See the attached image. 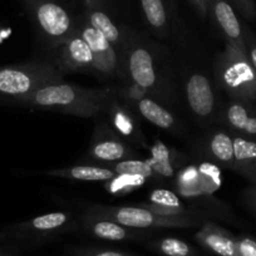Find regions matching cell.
I'll use <instances>...</instances> for the list:
<instances>
[{"instance_id":"1","label":"cell","mask_w":256,"mask_h":256,"mask_svg":"<svg viewBox=\"0 0 256 256\" xmlns=\"http://www.w3.org/2000/svg\"><path fill=\"white\" fill-rule=\"evenodd\" d=\"M116 93L117 90L110 87L86 88L62 82L40 88L16 102L39 110L92 118L104 112Z\"/></svg>"},{"instance_id":"2","label":"cell","mask_w":256,"mask_h":256,"mask_svg":"<svg viewBox=\"0 0 256 256\" xmlns=\"http://www.w3.org/2000/svg\"><path fill=\"white\" fill-rule=\"evenodd\" d=\"M120 54V77H124L130 84L151 97L164 100V97L167 96L164 83L167 80L164 76V68L157 56L156 48L137 39H131Z\"/></svg>"},{"instance_id":"3","label":"cell","mask_w":256,"mask_h":256,"mask_svg":"<svg viewBox=\"0 0 256 256\" xmlns=\"http://www.w3.org/2000/svg\"><path fill=\"white\" fill-rule=\"evenodd\" d=\"M214 74L220 90L231 100H256V72L246 52L226 46L216 56Z\"/></svg>"},{"instance_id":"4","label":"cell","mask_w":256,"mask_h":256,"mask_svg":"<svg viewBox=\"0 0 256 256\" xmlns=\"http://www.w3.org/2000/svg\"><path fill=\"white\" fill-rule=\"evenodd\" d=\"M63 76L52 62L3 66L0 67V94L19 100L46 86L62 83Z\"/></svg>"},{"instance_id":"5","label":"cell","mask_w":256,"mask_h":256,"mask_svg":"<svg viewBox=\"0 0 256 256\" xmlns=\"http://www.w3.org/2000/svg\"><path fill=\"white\" fill-rule=\"evenodd\" d=\"M90 212L117 221L126 228L134 230L171 228H198L206 222L205 216H167L157 214L144 206H92Z\"/></svg>"},{"instance_id":"6","label":"cell","mask_w":256,"mask_h":256,"mask_svg":"<svg viewBox=\"0 0 256 256\" xmlns=\"http://www.w3.org/2000/svg\"><path fill=\"white\" fill-rule=\"evenodd\" d=\"M39 36L54 50L77 28L70 12L58 0H23Z\"/></svg>"},{"instance_id":"7","label":"cell","mask_w":256,"mask_h":256,"mask_svg":"<svg viewBox=\"0 0 256 256\" xmlns=\"http://www.w3.org/2000/svg\"><path fill=\"white\" fill-rule=\"evenodd\" d=\"M117 96L123 102L127 103L136 114L154 124V127L174 134H178L181 130L180 120L168 108L162 106L156 98L151 97L144 90L131 86V88L127 87L117 90Z\"/></svg>"},{"instance_id":"8","label":"cell","mask_w":256,"mask_h":256,"mask_svg":"<svg viewBox=\"0 0 256 256\" xmlns=\"http://www.w3.org/2000/svg\"><path fill=\"white\" fill-rule=\"evenodd\" d=\"M73 228H74V218L70 212L56 211L16 224L9 228L6 232L13 238L39 242V241H48L58 238L62 234L70 232Z\"/></svg>"},{"instance_id":"9","label":"cell","mask_w":256,"mask_h":256,"mask_svg":"<svg viewBox=\"0 0 256 256\" xmlns=\"http://www.w3.org/2000/svg\"><path fill=\"white\" fill-rule=\"evenodd\" d=\"M77 30L87 42L94 58V73L107 78L120 74L122 54L113 46L94 26H90L84 18L77 22Z\"/></svg>"},{"instance_id":"10","label":"cell","mask_w":256,"mask_h":256,"mask_svg":"<svg viewBox=\"0 0 256 256\" xmlns=\"http://www.w3.org/2000/svg\"><path fill=\"white\" fill-rule=\"evenodd\" d=\"M52 63L62 73H92L94 72V58L87 42L76 30L60 46L54 49Z\"/></svg>"},{"instance_id":"11","label":"cell","mask_w":256,"mask_h":256,"mask_svg":"<svg viewBox=\"0 0 256 256\" xmlns=\"http://www.w3.org/2000/svg\"><path fill=\"white\" fill-rule=\"evenodd\" d=\"M138 154L127 141L118 136L112 128L97 126L93 134L90 158L94 162L116 164L124 160L137 158Z\"/></svg>"},{"instance_id":"12","label":"cell","mask_w":256,"mask_h":256,"mask_svg":"<svg viewBox=\"0 0 256 256\" xmlns=\"http://www.w3.org/2000/svg\"><path fill=\"white\" fill-rule=\"evenodd\" d=\"M184 94L190 110L198 120H212L218 110L216 96L210 80L205 74L191 73L184 83Z\"/></svg>"},{"instance_id":"13","label":"cell","mask_w":256,"mask_h":256,"mask_svg":"<svg viewBox=\"0 0 256 256\" xmlns=\"http://www.w3.org/2000/svg\"><path fill=\"white\" fill-rule=\"evenodd\" d=\"M104 112L110 117L112 130L130 144L142 146L144 144V136L142 134L141 126L136 113L130 108L127 103L123 102L116 93L114 97L110 100Z\"/></svg>"},{"instance_id":"14","label":"cell","mask_w":256,"mask_h":256,"mask_svg":"<svg viewBox=\"0 0 256 256\" xmlns=\"http://www.w3.org/2000/svg\"><path fill=\"white\" fill-rule=\"evenodd\" d=\"M210 14L222 34L226 46L246 52L245 26L241 23L238 13L228 0H212Z\"/></svg>"},{"instance_id":"15","label":"cell","mask_w":256,"mask_h":256,"mask_svg":"<svg viewBox=\"0 0 256 256\" xmlns=\"http://www.w3.org/2000/svg\"><path fill=\"white\" fill-rule=\"evenodd\" d=\"M220 120L232 134L256 140V106L254 102L230 98L221 110Z\"/></svg>"},{"instance_id":"16","label":"cell","mask_w":256,"mask_h":256,"mask_svg":"<svg viewBox=\"0 0 256 256\" xmlns=\"http://www.w3.org/2000/svg\"><path fill=\"white\" fill-rule=\"evenodd\" d=\"M82 226L90 235L108 241H128L144 238V234L137 232L134 228H126L117 221L86 211L82 218Z\"/></svg>"},{"instance_id":"17","label":"cell","mask_w":256,"mask_h":256,"mask_svg":"<svg viewBox=\"0 0 256 256\" xmlns=\"http://www.w3.org/2000/svg\"><path fill=\"white\" fill-rule=\"evenodd\" d=\"M196 241L218 256H236V238L226 228L206 221L195 235Z\"/></svg>"},{"instance_id":"18","label":"cell","mask_w":256,"mask_h":256,"mask_svg":"<svg viewBox=\"0 0 256 256\" xmlns=\"http://www.w3.org/2000/svg\"><path fill=\"white\" fill-rule=\"evenodd\" d=\"M83 18L92 26H94L113 46L120 52L123 50L126 44L131 40L127 38V32L118 26L108 13H106L100 6H86V12Z\"/></svg>"},{"instance_id":"19","label":"cell","mask_w":256,"mask_h":256,"mask_svg":"<svg viewBox=\"0 0 256 256\" xmlns=\"http://www.w3.org/2000/svg\"><path fill=\"white\" fill-rule=\"evenodd\" d=\"M232 138L235 154L232 171L245 177L251 184H256V140L236 134H232Z\"/></svg>"},{"instance_id":"20","label":"cell","mask_w":256,"mask_h":256,"mask_svg":"<svg viewBox=\"0 0 256 256\" xmlns=\"http://www.w3.org/2000/svg\"><path fill=\"white\" fill-rule=\"evenodd\" d=\"M205 151L208 156L224 168L232 171L235 154L234 138L230 131H214L205 141Z\"/></svg>"},{"instance_id":"21","label":"cell","mask_w":256,"mask_h":256,"mask_svg":"<svg viewBox=\"0 0 256 256\" xmlns=\"http://www.w3.org/2000/svg\"><path fill=\"white\" fill-rule=\"evenodd\" d=\"M150 164L154 171V178L171 180L180 168V154L174 150L168 148L161 142H156L151 148Z\"/></svg>"},{"instance_id":"22","label":"cell","mask_w":256,"mask_h":256,"mask_svg":"<svg viewBox=\"0 0 256 256\" xmlns=\"http://www.w3.org/2000/svg\"><path fill=\"white\" fill-rule=\"evenodd\" d=\"M46 176L56 178H67L74 181H103L107 182L116 176L114 171L108 166H72L66 168L50 170L46 172Z\"/></svg>"},{"instance_id":"23","label":"cell","mask_w":256,"mask_h":256,"mask_svg":"<svg viewBox=\"0 0 256 256\" xmlns=\"http://www.w3.org/2000/svg\"><path fill=\"white\" fill-rule=\"evenodd\" d=\"M144 20L150 28L158 36H167L170 30L168 6L164 0H140Z\"/></svg>"},{"instance_id":"24","label":"cell","mask_w":256,"mask_h":256,"mask_svg":"<svg viewBox=\"0 0 256 256\" xmlns=\"http://www.w3.org/2000/svg\"><path fill=\"white\" fill-rule=\"evenodd\" d=\"M148 246L164 256H200L190 244L177 238H158L148 242Z\"/></svg>"},{"instance_id":"25","label":"cell","mask_w":256,"mask_h":256,"mask_svg":"<svg viewBox=\"0 0 256 256\" xmlns=\"http://www.w3.org/2000/svg\"><path fill=\"white\" fill-rule=\"evenodd\" d=\"M108 167L114 171L116 174H134V176H142L144 178H154V171H152L148 160H124V161L110 164Z\"/></svg>"},{"instance_id":"26","label":"cell","mask_w":256,"mask_h":256,"mask_svg":"<svg viewBox=\"0 0 256 256\" xmlns=\"http://www.w3.org/2000/svg\"><path fill=\"white\" fill-rule=\"evenodd\" d=\"M146 180L134 174H116L112 180L107 181V191L113 195H123L141 187Z\"/></svg>"},{"instance_id":"27","label":"cell","mask_w":256,"mask_h":256,"mask_svg":"<svg viewBox=\"0 0 256 256\" xmlns=\"http://www.w3.org/2000/svg\"><path fill=\"white\" fill-rule=\"evenodd\" d=\"M232 6L236 13L240 14L246 20L254 22L256 19V3L255 0H228Z\"/></svg>"},{"instance_id":"28","label":"cell","mask_w":256,"mask_h":256,"mask_svg":"<svg viewBox=\"0 0 256 256\" xmlns=\"http://www.w3.org/2000/svg\"><path fill=\"white\" fill-rule=\"evenodd\" d=\"M70 256H137L132 252L110 248H76L70 252Z\"/></svg>"},{"instance_id":"29","label":"cell","mask_w":256,"mask_h":256,"mask_svg":"<svg viewBox=\"0 0 256 256\" xmlns=\"http://www.w3.org/2000/svg\"><path fill=\"white\" fill-rule=\"evenodd\" d=\"M236 256H256V240L251 236L236 238Z\"/></svg>"},{"instance_id":"30","label":"cell","mask_w":256,"mask_h":256,"mask_svg":"<svg viewBox=\"0 0 256 256\" xmlns=\"http://www.w3.org/2000/svg\"><path fill=\"white\" fill-rule=\"evenodd\" d=\"M245 46L246 53H248V60L252 64L254 70L256 72V38L252 34V32L245 26Z\"/></svg>"},{"instance_id":"31","label":"cell","mask_w":256,"mask_h":256,"mask_svg":"<svg viewBox=\"0 0 256 256\" xmlns=\"http://www.w3.org/2000/svg\"><path fill=\"white\" fill-rule=\"evenodd\" d=\"M242 201L246 205V208L256 215V184L248 186L242 192Z\"/></svg>"},{"instance_id":"32","label":"cell","mask_w":256,"mask_h":256,"mask_svg":"<svg viewBox=\"0 0 256 256\" xmlns=\"http://www.w3.org/2000/svg\"><path fill=\"white\" fill-rule=\"evenodd\" d=\"M188 3L191 4L192 8L195 9L196 13H198V16H200L202 20H205L206 18H208V16L210 13H208V6H205V4L201 2V0H188Z\"/></svg>"},{"instance_id":"33","label":"cell","mask_w":256,"mask_h":256,"mask_svg":"<svg viewBox=\"0 0 256 256\" xmlns=\"http://www.w3.org/2000/svg\"><path fill=\"white\" fill-rule=\"evenodd\" d=\"M103 0H84L86 6H100Z\"/></svg>"},{"instance_id":"34","label":"cell","mask_w":256,"mask_h":256,"mask_svg":"<svg viewBox=\"0 0 256 256\" xmlns=\"http://www.w3.org/2000/svg\"><path fill=\"white\" fill-rule=\"evenodd\" d=\"M8 238H10V236H9V234L6 231H0V241L6 240Z\"/></svg>"},{"instance_id":"35","label":"cell","mask_w":256,"mask_h":256,"mask_svg":"<svg viewBox=\"0 0 256 256\" xmlns=\"http://www.w3.org/2000/svg\"><path fill=\"white\" fill-rule=\"evenodd\" d=\"M201 2H202V3L208 6V13H210V6H211V3H212V0H201Z\"/></svg>"},{"instance_id":"36","label":"cell","mask_w":256,"mask_h":256,"mask_svg":"<svg viewBox=\"0 0 256 256\" xmlns=\"http://www.w3.org/2000/svg\"><path fill=\"white\" fill-rule=\"evenodd\" d=\"M0 256H4V255H2V254H0Z\"/></svg>"}]
</instances>
